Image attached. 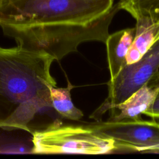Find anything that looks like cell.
<instances>
[{"label": "cell", "instance_id": "obj_1", "mask_svg": "<svg viewBox=\"0 0 159 159\" xmlns=\"http://www.w3.org/2000/svg\"><path fill=\"white\" fill-rule=\"evenodd\" d=\"M114 0H4L0 27L17 45L42 50L60 60L92 37L88 25L113 7Z\"/></svg>", "mask_w": 159, "mask_h": 159}, {"label": "cell", "instance_id": "obj_2", "mask_svg": "<svg viewBox=\"0 0 159 159\" xmlns=\"http://www.w3.org/2000/svg\"><path fill=\"white\" fill-rule=\"evenodd\" d=\"M54 57L42 50L0 47V127L31 134L37 115L52 109L50 88Z\"/></svg>", "mask_w": 159, "mask_h": 159}, {"label": "cell", "instance_id": "obj_3", "mask_svg": "<svg viewBox=\"0 0 159 159\" xmlns=\"http://www.w3.org/2000/svg\"><path fill=\"white\" fill-rule=\"evenodd\" d=\"M32 153L99 155L118 148L114 141L93 128L53 120L32 134Z\"/></svg>", "mask_w": 159, "mask_h": 159}, {"label": "cell", "instance_id": "obj_4", "mask_svg": "<svg viewBox=\"0 0 159 159\" xmlns=\"http://www.w3.org/2000/svg\"><path fill=\"white\" fill-rule=\"evenodd\" d=\"M159 71V39L137 62L125 64L107 83L108 95L104 102L90 115L96 120L122 102Z\"/></svg>", "mask_w": 159, "mask_h": 159}, {"label": "cell", "instance_id": "obj_5", "mask_svg": "<svg viewBox=\"0 0 159 159\" xmlns=\"http://www.w3.org/2000/svg\"><path fill=\"white\" fill-rule=\"evenodd\" d=\"M88 126L112 139L119 149L159 152V123L157 122L141 119L98 120Z\"/></svg>", "mask_w": 159, "mask_h": 159}, {"label": "cell", "instance_id": "obj_6", "mask_svg": "<svg viewBox=\"0 0 159 159\" xmlns=\"http://www.w3.org/2000/svg\"><path fill=\"white\" fill-rule=\"evenodd\" d=\"M158 91L159 71L125 101L111 109L109 120L140 119L141 114L151 106Z\"/></svg>", "mask_w": 159, "mask_h": 159}, {"label": "cell", "instance_id": "obj_7", "mask_svg": "<svg viewBox=\"0 0 159 159\" xmlns=\"http://www.w3.org/2000/svg\"><path fill=\"white\" fill-rule=\"evenodd\" d=\"M135 35V27L124 29L109 34L105 42L111 75L114 78L125 65V57Z\"/></svg>", "mask_w": 159, "mask_h": 159}, {"label": "cell", "instance_id": "obj_8", "mask_svg": "<svg viewBox=\"0 0 159 159\" xmlns=\"http://www.w3.org/2000/svg\"><path fill=\"white\" fill-rule=\"evenodd\" d=\"M135 20L132 45L143 55L159 39V21L147 17H140Z\"/></svg>", "mask_w": 159, "mask_h": 159}, {"label": "cell", "instance_id": "obj_9", "mask_svg": "<svg viewBox=\"0 0 159 159\" xmlns=\"http://www.w3.org/2000/svg\"><path fill=\"white\" fill-rule=\"evenodd\" d=\"M73 88L69 82L66 88L52 86L50 88V96L53 109L61 117L67 119L78 120L83 113L76 107L71 98V90Z\"/></svg>", "mask_w": 159, "mask_h": 159}, {"label": "cell", "instance_id": "obj_10", "mask_svg": "<svg viewBox=\"0 0 159 159\" xmlns=\"http://www.w3.org/2000/svg\"><path fill=\"white\" fill-rule=\"evenodd\" d=\"M120 9L130 14L135 19L147 17L159 21V0H119Z\"/></svg>", "mask_w": 159, "mask_h": 159}, {"label": "cell", "instance_id": "obj_11", "mask_svg": "<svg viewBox=\"0 0 159 159\" xmlns=\"http://www.w3.org/2000/svg\"><path fill=\"white\" fill-rule=\"evenodd\" d=\"M142 55L134 46L132 44L130 46L125 57V64L130 65L138 61L142 57Z\"/></svg>", "mask_w": 159, "mask_h": 159}, {"label": "cell", "instance_id": "obj_12", "mask_svg": "<svg viewBox=\"0 0 159 159\" xmlns=\"http://www.w3.org/2000/svg\"><path fill=\"white\" fill-rule=\"evenodd\" d=\"M143 114L153 118H159V91L158 92L153 103Z\"/></svg>", "mask_w": 159, "mask_h": 159}, {"label": "cell", "instance_id": "obj_13", "mask_svg": "<svg viewBox=\"0 0 159 159\" xmlns=\"http://www.w3.org/2000/svg\"><path fill=\"white\" fill-rule=\"evenodd\" d=\"M3 1H4V0H0V6L2 5V4Z\"/></svg>", "mask_w": 159, "mask_h": 159}]
</instances>
